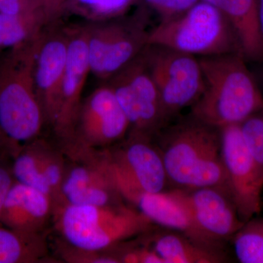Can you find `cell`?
Instances as JSON below:
<instances>
[{"instance_id": "6da1fadb", "label": "cell", "mask_w": 263, "mask_h": 263, "mask_svg": "<svg viewBox=\"0 0 263 263\" xmlns=\"http://www.w3.org/2000/svg\"><path fill=\"white\" fill-rule=\"evenodd\" d=\"M156 137L169 183L184 190L214 186L229 194L220 129L190 114Z\"/></svg>"}, {"instance_id": "7a4b0ae2", "label": "cell", "mask_w": 263, "mask_h": 263, "mask_svg": "<svg viewBox=\"0 0 263 263\" xmlns=\"http://www.w3.org/2000/svg\"><path fill=\"white\" fill-rule=\"evenodd\" d=\"M203 91L190 114L221 129L240 124L263 108V94L241 53L199 57Z\"/></svg>"}, {"instance_id": "3957f363", "label": "cell", "mask_w": 263, "mask_h": 263, "mask_svg": "<svg viewBox=\"0 0 263 263\" xmlns=\"http://www.w3.org/2000/svg\"><path fill=\"white\" fill-rule=\"evenodd\" d=\"M43 32L8 50L0 59V131L13 156L22 147L21 143L31 141L39 135L46 121L34 80V62Z\"/></svg>"}, {"instance_id": "277c9868", "label": "cell", "mask_w": 263, "mask_h": 263, "mask_svg": "<svg viewBox=\"0 0 263 263\" xmlns=\"http://www.w3.org/2000/svg\"><path fill=\"white\" fill-rule=\"evenodd\" d=\"M148 44L161 45L197 57L241 53L239 41L222 11L199 2L191 9L150 30Z\"/></svg>"}, {"instance_id": "5b68a950", "label": "cell", "mask_w": 263, "mask_h": 263, "mask_svg": "<svg viewBox=\"0 0 263 263\" xmlns=\"http://www.w3.org/2000/svg\"><path fill=\"white\" fill-rule=\"evenodd\" d=\"M154 224L138 209L123 205L67 204L60 216V230L76 249L99 252L131 237L143 234Z\"/></svg>"}, {"instance_id": "8992f818", "label": "cell", "mask_w": 263, "mask_h": 263, "mask_svg": "<svg viewBox=\"0 0 263 263\" xmlns=\"http://www.w3.org/2000/svg\"><path fill=\"white\" fill-rule=\"evenodd\" d=\"M150 17L138 5L132 14L85 24L91 73L105 82L136 58L148 45Z\"/></svg>"}, {"instance_id": "52a82bcc", "label": "cell", "mask_w": 263, "mask_h": 263, "mask_svg": "<svg viewBox=\"0 0 263 263\" xmlns=\"http://www.w3.org/2000/svg\"><path fill=\"white\" fill-rule=\"evenodd\" d=\"M142 56L158 89L166 120L171 124L183 109L191 108L203 91L200 60L193 55L156 44L147 45Z\"/></svg>"}, {"instance_id": "ba28073f", "label": "cell", "mask_w": 263, "mask_h": 263, "mask_svg": "<svg viewBox=\"0 0 263 263\" xmlns=\"http://www.w3.org/2000/svg\"><path fill=\"white\" fill-rule=\"evenodd\" d=\"M105 82L110 85L127 116L130 134L152 138L168 125L158 89L142 52Z\"/></svg>"}, {"instance_id": "9c48e42d", "label": "cell", "mask_w": 263, "mask_h": 263, "mask_svg": "<svg viewBox=\"0 0 263 263\" xmlns=\"http://www.w3.org/2000/svg\"><path fill=\"white\" fill-rule=\"evenodd\" d=\"M221 155L228 193L240 219H252L261 210L263 166L252 155L239 124L221 128Z\"/></svg>"}, {"instance_id": "30bf717a", "label": "cell", "mask_w": 263, "mask_h": 263, "mask_svg": "<svg viewBox=\"0 0 263 263\" xmlns=\"http://www.w3.org/2000/svg\"><path fill=\"white\" fill-rule=\"evenodd\" d=\"M152 139L129 134L127 144L107 157L119 193L123 190L147 193L164 191L168 179L160 151Z\"/></svg>"}, {"instance_id": "8fae6325", "label": "cell", "mask_w": 263, "mask_h": 263, "mask_svg": "<svg viewBox=\"0 0 263 263\" xmlns=\"http://www.w3.org/2000/svg\"><path fill=\"white\" fill-rule=\"evenodd\" d=\"M130 125L108 83L82 101L70 136L86 146H105L124 138Z\"/></svg>"}, {"instance_id": "7c38bea8", "label": "cell", "mask_w": 263, "mask_h": 263, "mask_svg": "<svg viewBox=\"0 0 263 263\" xmlns=\"http://www.w3.org/2000/svg\"><path fill=\"white\" fill-rule=\"evenodd\" d=\"M68 29L55 24L46 27L38 46L34 67L36 92L46 121L53 126L60 106L62 81L68 53Z\"/></svg>"}, {"instance_id": "4fadbf2b", "label": "cell", "mask_w": 263, "mask_h": 263, "mask_svg": "<svg viewBox=\"0 0 263 263\" xmlns=\"http://www.w3.org/2000/svg\"><path fill=\"white\" fill-rule=\"evenodd\" d=\"M122 198L133 203L154 224L179 232L196 243L221 250L222 245L204 234L194 221L181 189L160 193L136 190L120 191Z\"/></svg>"}, {"instance_id": "5bb4252c", "label": "cell", "mask_w": 263, "mask_h": 263, "mask_svg": "<svg viewBox=\"0 0 263 263\" xmlns=\"http://www.w3.org/2000/svg\"><path fill=\"white\" fill-rule=\"evenodd\" d=\"M181 190L197 227L214 241L222 245L245 224L226 190L214 186Z\"/></svg>"}, {"instance_id": "9a60e30c", "label": "cell", "mask_w": 263, "mask_h": 263, "mask_svg": "<svg viewBox=\"0 0 263 263\" xmlns=\"http://www.w3.org/2000/svg\"><path fill=\"white\" fill-rule=\"evenodd\" d=\"M67 29L68 53L62 81L60 110L53 124L57 133L64 137L70 136L82 103L81 96L85 84L91 72L85 25Z\"/></svg>"}, {"instance_id": "2e32d148", "label": "cell", "mask_w": 263, "mask_h": 263, "mask_svg": "<svg viewBox=\"0 0 263 263\" xmlns=\"http://www.w3.org/2000/svg\"><path fill=\"white\" fill-rule=\"evenodd\" d=\"M61 193L75 205H121L122 197L106 159L98 167L78 166L64 179Z\"/></svg>"}, {"instance_id": "e0dca14e", "label": "cell", "mask_w": 263, "mask_h": 263, "mask_svg": "<svg viewBox=\"0 0 263 263\" xmlns=\"http://www.w3.org/2000/svg\"><path fill=\"white\" fill-rule=\"evenodd\" d=\"M51 198L15 181L5 199L0 224L16 231L37 233L49 214Z\"/></svg>"}, {"instance_id": "ac0fdd59", "label": "cell", "mask_w": 263, "mask_h": 263, "mask_svg": "<svg viewBox=\"0 0 263 263\" xmlns=\"http://www.w3.org/2000/svg\"><path fill=\"white\" fill-rule=\"evenodd\" d=\"M221 11L234 29L247 61H263L259 0H224Z\"/></svg>"}, {"instance_id": "d6986e66", "label": "cell", "mask_w": 263, "mask_h": 263, "mask_svg": "<svg viewBox=\"0 0 263 263\" xmlns=\"http://www.w3.org/2000/svg\"><path fill=\"white\" fill-rule=\"evenodd\" d=\"M152 245L164 263H221L227 261L222 251L196 243L179 232L157 233L154 235Z\"/></svg>"}, {"instance_id": "ffe728a7", "label": "cell", "mask_w": 263, "mask_h": 263, "mask_svg": "<svg viewBox=\"0 0 263 263\" xmlns=\"http://www.w3.org/2000/svg\"><path fill=\"white\" fill-rule=\"evenodd\" d=\"M46 27L43 10L18 14L0 13V52L34 39Z\"/></svg>"}, {"instance_id": "44dd1931", "label": "cell", "mask_w": 263, "mask_h": 263, "mask_svg": "<svg viewBox=\"0 0 263 263\" xmlns=\"http://www.w3.org/2000/svg\"><path fill=\"white\" fill-rule=\"evenodd\" d=\"M44 253L37 233L16 231L0 224V263L35 262Z\"/></svg>"}, {"instance_id": "7402d4cb", "label": "cell", "mask_w": 263, "mask_h": 263, "mask_svg": "<svg viewBox=\"0 0 263 263\" xmlns=\"http://www.w3.org/2000/svg\"><path fill=\"white\" fill-rule=\"evenodd\" d=\"M141 0H70L64 8L62 17L73 15L87 22H101L128 14Z\"/></svg>"}, {"instance_id": "603a6c76", "label": "cell", "mask_w": 263, "mask_h": 263, "mask_svg": "<svg viewBox=\"0 0 263 263\" xmlns=\"http://www.w3.org/2000/svg\"><path fill=\"white\" fill-rule=\"evenodd\" d=\"M22 148L13 156L14 162L11 167L15 181L51 197L53 191L43 174L38 150L32 145Z\"/></svg>"}, {"instance_id": "cb8c5ba5", "label": "cell", "mask_w": 263, "mask_h": 263, "mask_svg": "<svg viewBox=\"0 0 263 263\" xmlns=\"http://www.w3.org/2000/svg\"><path fill=\"white\" fill-rule=\"evenodd\" d=\"M232 240L240 262L263 263V218L246 221Z\"/></svg>"}, {"instance_id": "d4e9b609", "label": "cell", "mask_w": 263, "mask_h": 263, "mask_svg": "<svg viewBox=\"0 0 263 263\" xmlns=\"http://www.w3.org/2000/svg\"><path fill=\"white\" fill-rule=\"evenodd\" d=\"M200 0H141L140 4L155 14L159 23L178 18L191 9Z\"/></svg>"}, {"instance_id": "484cf974", "label": "cell", "mask_w": 263, "mask_h": 263, "mask_svg": "<svg viewBox=\"0 0 263 263\" xmlns=\"http://www.w3.org/2000/svg\"><path fill=\"white\" fill-rule=\"evenodd\" d=\"M38 155L43 174L53 193L58 192L61 193L62 184L64 180L61 162L54 156L41 151L39 152V149Z\"/></svg>"}, {"instance_id": "4316f807", "label": "cell", "mask_w": 263, "mask_h": 263, "mask_svg": "<svg viewBox=\"0 0 263 263\" xmlns=\"http://www.w3.org/2000/svg\"><path fill=\"white\" fill-rule=\"evenodd\" d=\"M70 0H43V10L47 26L57 23L62 17L64 8Z\"/></svg>"}, {"instance_id": "83f0119b", "label": "cell", "mask_w": 263, "mask_h": 263, "mask_svg": "<svg viewBox=\"0 0 263 263\" xmlns=\"http://www.w3.org/2000/svg\"><path fill=\"white\" fill-rule=\"evenodd\" d=\"M14 181L12 167H8L3 160L0 159V214L3 210L7 195Z\"/></svg>"}, {"instance_id": "f1b7e54d", "label": "cell", "mask_w": 263, "mask_h": 263, "mask_svg": "<svg viewBox=\"0 0 263 263\" xmlns=\"http://www.w3.org/2000/svg\"><path fill=\"white\" fill-rule=\"evenodd\" d=\"M27 12L29 11L24 9L18 0H0V13L18 14Z\"/></svg>"}, {"instance_id": "f546056e", "label": "cell", "mask_w": 263, "mask_h": 263, "mask_svg": "<svg viewBox=\"0 0 263 263\" xmlns=\"http://www.w3.org/2000/svg\"><path fill=\"white\" fill-rule=\"evenodd\" d=\"M27 11L32 12L43 10V0H18Z\"/></svg>"}, {"instance_id": "4dcf8cb0", "label": "cell", "mask_w": 263, "mask_h": 263, "mask_svg": "<svg viewBox=\"0 0 263 263\" xmlns=\"http://www.w3.org/2000/svg\"><path fill=\"white\" fill-rule=\"evenodd\" d=\"M200 2L212 5V6L215 7V8H218V9L220 10L221 11V8H222L224 0H200Z\"/></svg>"}, {"instance_id": "1f68e13d", "label": "cell", "mask_w": 263, "mask_h": 263, "mask_svg": "<svg viewBox=\"0 0 263 263\" xmlns=\"http://www.w3.org/2000/svg\"><path fill=\"white\" fill-rule=\"evenodd\" d=\"M259 16L261 32L263 37V0H259Z\"/></svg>"}, {"instance_id": "d6a6232c", "label": "cell", "mask_w": 263, "mask_h": 263, "mask_svg": "<svg viewBox=\"0 0 263 263\" xmlns=\"http://www.w3.org/2000/svg\"><path fill=\"white\" fill-rule=\"evenodd\" d=\"M5 148L8 149V145H7L6 141H5L4 137L2 134L1 131H0V149L1 148Z\"/></svg>"}, {"instance_id": "836d02e7", "label": "cell", "mask_w": 263, "mask_h": 263, "mask_svg": "<svg viewBox=\"0 0 263 263\" xmlns=\"http://www.w3.org/2000/svg\"><path fill=\"white\" fill-rule=\"evenodd\" d=\"M262 63L263 64V61L262 62ZM261 82H262V84L263 86V67L262 70V73H261Z\"/></svg>"}]
</instances>
